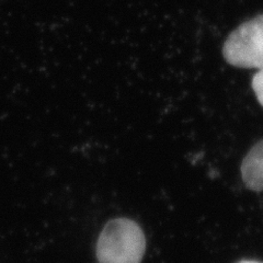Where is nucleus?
I'll list each match as a JSON object with an SVG mask.
<instances>
[{
    "mask_svg": "<svg viewBox=\"0 0 263 263\" xmlns=\"http://www.w3.org/2000/svg\"><path fill=\"white\" fill-rule=\"evenodd\" d=\"M146 251V238L136 221L111 219L99 235L96 256L99 263H141Z\"/></svg>",
    "mask_w": 263,
    "mask_h": 263,
    "instance_id": "1",
    "label": "nucleus"
},
{
    "mask_svg": "<svg viewBox=\"0 0 263 263\" xmlns=\"http://www.w3.org/2000/svg\"><path fill=\"white\" fill-rule=\"evenodd\" d=\"M223 55L235 67L263 69V14L246 21L230 33Z\"/></svg>",
    "mask_w": 263,
    "mask_h": 263,
    "instance_id": "2",
    "label": "nucleus"
},
{
    "mask_svg": "<svg viewBox=\"0 0 263 263\" xmlns=\"http://www.w3.org/2000/svg\"><path fill=\"white\" fill-rule=\"evenodd\" d=\"M245 185L252 191H263V139L246 155L241 163Z\"/></svg>",
    "mask_w": 263,
    "mask_h": 263,
    "instance_id": "3",
    "label": "nucleus"
},
{
    "mask_svg": "<svg viewBox=\"0 0 263 263\" xmlns=\"http://www.w3.org/2000/svg\"><path fill=\"white\" fill-rule=\"evenodd\" d=\"M252 89L257 96L258 101L263 106V69L259 70L252 79Z\"/></svg>",
    "mask_w": 263,
    "mask_h": 263,
    "instance_id": "4",
    "label": "nucleus"
},
{
    "mask_svg": "<svg viewBox=\"0 0 263 263\" xmlns=\"http://www.w3.org/2000/svg\"><path fill=\"white\" fill-rule=\"evenodd\" d=\"M239 263H261V262H257V261H241Z\"/></svg>",
    "mask_w": 263,
    "mask_h": 263,
    "instance_id": "5",
    "label": "nucleus"
}]
</instances>
